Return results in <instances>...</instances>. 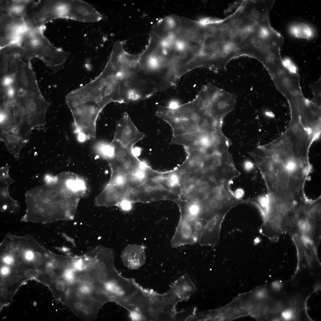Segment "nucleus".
I'll use <instances>...</instances> for the list:
<instances>
[{
  "instance_id": "1",
  "label": "nucleus",
  "mask_w": 321,
  "mask_h": 321,
  "mask_svg": "<svg viewBox=\"0 0 321 321\" xmlns=\"http://www.w3.org/2000/svg\"><path fill=\"white\" fill-rule=\"evenodd\" d=\"M72 257L53 270L48 287L57 303L66 305L81 320H95L102 307L110 301L112 266L97 248Z\"/></svg>"
},
{
  "instance_id": "2",
  "label": "nucleus",
  "mask_w": 321,
  "mask_h": 321,
  "mask_svg": "<svg viewBox=\"0 0 321 321\" xmlns=\"http://www.w3.org/2000/svg\"><path fill=\"white\" fill-rule=\"evenodd\" d=\"M45 182L26 193V211L21 221L45 224L73 219L86 193L81 181L64 172L49 175Z\"/></svg>"
},
{
  "instance_id": "3",
  "label": "nucleus",
  "mask_w": 321,
  "mask_h": 321,
  "mask_svg": "<svg viewBox=\"0 0 321 321\" xmlns=\"http://www.w3.org/2000/svg\"><path fill=\"white\" fill-rule=\"evenodd\" d=\"M110 167V181L99 194L104 204L128 209L132 203L155 200V192L160 191L158 187L161 184L158 182L159 176L136 156Z\"/></svg>"
},
{
  "instance_id": "4",
  "label": "nucleus",
  "mask_w": 321,
  "mask_h": 321,
  "mask_svg": "<svg viewBox=\"0 0 321 321\" xmlns=\"http://www.w3.org/2000/svg\"><path fill=\"white\" fill-rule=\"evenodd\" d=\"M122 77L108 61L100 73L90 82L71 92L73 102L87 110L100 113L111 102L125 103L120 89Z\"/></svg>"
},
{
  "instance_id": "5",
  "label": "nucleus",
  "mask_w": 321,
  "mask_h": 321,
  "mask_svg": "<svg viewBox=\"0 0 321 321\" xmlns=\"http://www.w3.org/2000/svg\"><path fill=\"white\" fill-rule=\"evenodd\" d=\"M283 42L282 35L270 25L269 17L261 18L256 21L242 55L257 59L267 70L272 69L282 62L280 50Z\"/></svg>"
},
{
  "instance_id": "6",
  "label": "nucleus",
  "mask_w": 321,
  "mask_h": 321,
  "mask_svg": "<svg viewBox=\"0 0 321 321\" xmlns=\"http://www.w3.org/2000/svg\"><path fill=\"white\" fill-rule=\"evenodd\" d=\"M18 45L32 58H37L55 73L64 68L70 54L54 46L44 36L42 28L29 27L21 36Z\"/></svg>"
},
{
  "instance_id": "7",
  "label": "nucleus",
  "mask_w": 321,
  "mask_h": 321,
  "mask_svg": "<svg viewBox=\"0 0 321 321\" xmlns=\"http://www.w3.org/2000/svg\"><path fill=\"white\" fill-rule=\"evenodd\" d=\"M27 1H0V42L9 44L28 27L25 18Z\"/></svg>"
},
{
  "instance_id": "8",
  "label": "nucleus",
  "mask_w": 321,
  "mask_h": 321,
  "mask_svg": "<svg viewBox=\"0 0 321 321\" xmlns=\"http://www.w3.org/2000/svg\"><path fill=\"white\" fill-rule=\"evenodd\" d=\"M145 136V134L139 130L125 112L117 122L113 140L124 145L133 147Z\"/></svg>"
},
{
  "instance_id": "9",
  "label": "nucleus",
  "mask_w": 321,
  "mask_h": 321,
  "mask_svg": "<svg viewBox=\"0 0 321 321\" xmlns=\"http://www.w3.org/2000/svg\"><path fill=\"white\" fill-rule=\"evenodd\" d=\"M271 78L277 90L287 101L294 96L302 93L300 77L296 70L287 69Z\"/></svg>"
},
{
  "instance_id": "10",
  "label": "nucleus",
  "mask_w": 321,
  "mask_h": 321,
  "mask_svg": "<svg viewBox=\"0 0 321 321\" xmlns=\"http://www.w3.org/2000/svg\"><path fill=\"white\" fill-rule=\"evenodd\" d=\"M10 166H3L0 169V211L10 213L17 212L19 210L20 205L18 201L10 196L8 187L14 180L9 174Z\"/></svg>"
},
{
  "instance_id": "11",
  "label": "nucleus",
  "mask_w": 321,
  "mask_h": 321,
  "mask_svg": "<svg viewBox=\"0 0 321 321\" xmlns=\"http://www.w3.org/2000/svg\"><path fill=\"white\" fill-rule=\"evenodd\" d=\"M193 220L181 217L171 240V246L177 248L198 243Z\"/></svg>"
},
{
  "instance_id": "12",
  "label": "nucleus",
  "mask_w": 321,
  "mask_h": 321,
  "mask_svg": "<svg viewBox=\"0 0 321 321\" xmlns=\"http://www.w3.org/2000/svg\"><path fill=\"white\" fill-rule=\"evenodd\" d=\"M226 215L217 213L207 221L199 243L202 246H214L219 242L222 223Z\"/></svg>"
},
{
  "instance_id": "13",
  "label": "nucleus",
  "mask_w": 321,
  "mask_h": 321,
  "mask_svg": "<svg viewBox=\"0 0 321 321\" xmlns=\"http://www.w3.org/2000/svg\"><path fill=\"white\" fill-rule=\"evenodd\" d=\"M180 27L177 35L185 41L202 44L204 37V27L201 22L182 17H180Z\"/></svg>"
},
{
  "instance_id": "14",
  "label": "nucleus",
  "mask_w": 321,
  "mask_h": 321,
  "mask_svg": "<svg viewBox=\"0 0 321 321\" xmlns=\"http://www.w3.org/2000/svg\"><path fill=\"white\" fill-rule=\"evenodd\" d=\"M180 27V17L176 15H169L159 21L152 28V32L157 36L164 38L177 35Z\"/></svg>"
},
{
  "instance_id": "15",
  "label": "nucleus",
  "mask_w": 321,
  "mask_h": 321,
  "mask_svg": "<svg viewBox=\"0 0 321 321\" xmlns=\"http://www.w3.org/2000/svg\"><path fill=\"white\" fill-rule=\"evenodd\" d=\"M170 289L182 301L187 300L197 289L188 275L184 274L176 280Z\"/></svg>"
},
{
  "instance_id": "16",
  "label": "nucleus",
  "mask_w": 321,
  "mask_h": 321,
  "mask_svg": "<svg viewBox=\"0 0 321 321\" xmlns=\"http://www.w3.org/2000/svg\"><path fill=\"white\" fill-rule=\"evenodd\" d=\"M168 123L172 128L173 136L199 131L195 118L177 119Z\"/></svg>"
},
{
  "instance_id": "17",
  "label": "nucleus",
  "mask_w": 321,
  "mask_h": 321,
  "mask_svg": "<svg viewBox=\"0 0 321 321\" xmlns=\"http://www.w3.org/2000/svg\"><path fill=\"white\" fill-rule=\"evenodd\" d=\"M199 101V98L197 96L194 100L191 102L184 104L180 105L175 109L170 108L175 120L177 119L195 118Z\"/></svg>"
},
{
  "instance_id": "18",
  "label": "nucleus",
  "mask_w": 321,
  "mask_h": 321,
  "mask_svg": "<svg viewBox=\"0 0 321 321\" xmlns=\"http://www.w3.org/2000/svg\"><path fill=\"white\" fill-rule=\"evenodd\" d=\"M125 265L128 268L136 269L144 262L145 256L143 252L135 251L125 252L122 256Z\"/></svg>"
},
{
  "instance_id": "19",
  "label": "nucleus",
  "mask_w": 321,
  "mask_h": 321,
  "mask_svg": "<svg viewBox=\"0 0 321 321\" xmlns=\"http://www.w3.org/2000/svg\"><path fill=\"white\" fill-rule=\"evenodd\" d=\"M206 133L199 131L173 136L170 144L181 145L186 147L200 140Z\"/></svg>"
},
{
  "instance_id": "20",
  "label": "nucleus",
  "mask_w": 321,
  "mask_h": 321,
  "mask_svg": "<svg viewBox=\"0 0 321 321\" xmlns=\"http://www.w3.org/2000/svg\"><path fill=\"white\" fill-rule=\"evenodd\" d=\"M289 32L294 37L298 38L309 39L314 35L312 28L308 24L300 23L292 26Z\"/></svg>"
},
{
  "instance_id": "21",
  "label": "nucleus",
  "mask_w": 321,
  "mask_h": 321,
  "mask_svg": "<svg viewBox=\"0 0 321 321\" xmlns=\"http://www.w3.org/2000/svg\"><path fill=\"white\" fill-rule=\"evenodd\" d=\"M310 87L314 95L312 101L317 105L321 106V78L310 85Z\"/></svg>"
},
{
  "instance_id": "22",
  "label": "nucleus",
  "mask_w": 321,
  "mask_h": 321,
  "mask_svg": "<svg viewBox=\"0 0 321 321\" xmlns=\"http://www.w3.org/2000/svg\"><path fill=\"white\" fill-rule=\"evenodd\" d=\"M193 222L199 243L207 221L205 219L198 218L193 220Z\"/></svg>"
},
{
  "instance_id": "23",
  "label": "nucleus",
  "mask_w": 321,
  "mask_h": 321,
  "mask_svg": "<svg viewBox=\"0 0 321 321\" xmlns=\"http://www.w3.org/2000/svg\"><path fill=\"white\" fill-rule=\"evenodd\" d=\"M243 168L247 172H250L253 170L254 167V163L250 160H245L243 163Z\"/></svg>"
},
{
  "instance_id": "24",
  "label": "nucleus",
  "mask_w": 321,
  "mask_h": 321,
  "mask_svg": "<svg viewBox=\"0 0 321 321\" xmlns=\"http://www.w3.org/2000/svg\"><path fill=\"white\" fill-rule=\"evenodd\" d=\"M294 315L293 311L291 309H288L284 311L282 313V316L285 320H290L292 318Z\"/></svg>"
},
{
  "instance_id": "25",
  "label": "nucleus",
  "mask_w": 321,
  "mask_h": 321,
  "mask_svg": "<svg viewBox=\"0 0 321 321\" xmlns=\"http://www.w3.org/2000/svg\"><path fill=\"white\" fill-rule=\"evenodd\" d=\"M244 191L241 188H238L233 193L234 196L237 199H241V198H242L244 195Z\"/></svg>"
},
{
  "instance_id": "26",
  "label": "nucleus",
  "mask_w": 321,
  "mask_h": 321,
  "mask_svg": "<svg viewBox=\"0 0 321 321\" xmlns=\"http://www.w3.org/2000/svg\"><path fill=\"white\" fill-rule=\"evenodd\" d=\"M180 105L178 101L176 100H172L169 102L167 106L171 109H174L177 108Z\"/></svg>"
},
{
  "instance_id": "27",
  "label": "nucleus",
  "mask_w": 321,
  "mask_h": 321,
  "mask_svg": "<svg viewBox=\"0 0 321 321\" xmlns=\"http://www.w3.org/2000/svg\"><path fill=\"white\" fill-rule=\"evenodd\" d=\"M281 283L280 282L276 281L273 283L272 287L275 290H279L281 286Z\"/></svg>"
},
{
  "instance_id": "28",
  "label": "nucleus",
  "mask_w": 321,
  "mask_h": 321,
  "mask_svg": "<svg viewBox=\"0 0 321 321\" xmlns=\"http://www.w3.org/2000/svg\"><path fill=\"white\" fill-rule=\"evenodd\" d=\"M200 186L201 189L204 190L209 186L208 183L206 181H203L200 184Z\"/></svg>"
},
{
  "instance_id": "29",
  "label": "nucleus",
  "mask_w": 321,
  "mask_h": 321,
  "mask_svg": "<svg viewBox=\"0 0 321 321\" xmlns=\"http://www.w3.org/2000/svg\"><path fill=\"white\" fill-rule=\"evenodd\" d=\"M281 309V306L279 304L275 305L274 307V310L276 312L279 311Z\"/></svg>"
},
{
  "instance_id": "30",
  "label": "nucleus",
  "mask_w": 321,
  "mask_h": 321,
  "mask_svg": "<svg viewBox=\"0 0 321 321\" xmlns=\"http://www.w3.org/2000/svg\"><path fill=\"white\" fill-rule=\"evenodd\" d=\"M211 189L209 186L203 190V191L204 193L207 194H209V193H211Z\"/></svg>"
},
{
  "instance_id": "31",
  "label": "nucleus",
  "mask_w": 321,
  "mask_h": 321,
  "mask_svg": "<svg viewBox=\"0 0 321 321\" xmlns=\"http://www.w3.org/2000/svg\"><path fill=\"white\" fill-rule=\"evenodd\" d=\"M184 180L187 183H190L191 181V178L188 176H185L184 178Z\"/></svg>"
},
{
  "instance_id": "32",
  "label": "nucleus",
  "mask_w": 321,
  "mask_h": 321,
  "mask_svg": "<svg viewBox=\"0 0 321 321\" xmlns=\"http://www.w3.org/2000/svg\"><path fill=\"white\" fill-rule=\"evenodd\" d=\"M306 259L309 263H310L313 260V258L311 256L307 255L306 256Z\"/></svg>"
},
{
  "instance_id": "33",
  "label": "nucleus",
  "mask_w": 321,
  "mask_h": 321,
  "mask_svg": "<svg viewBox=\"0 0 321 321\" xmlns=\"http://www.w3.org/2000/svg\"><path fill=\"white\" fill-rule=\"evenodd\" d=\"M290 303L292 305H294L295 304V301L294 300L292 299L290 301Z\"/></svg>"
}]
</instances>
